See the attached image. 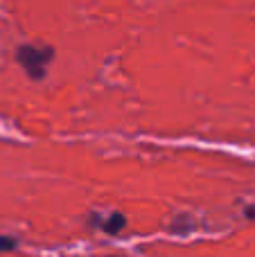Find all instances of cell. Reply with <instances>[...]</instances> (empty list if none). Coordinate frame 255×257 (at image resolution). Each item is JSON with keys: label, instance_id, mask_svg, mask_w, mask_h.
Returning <instances> with one entry per match:
<instances>
[{"label": "cell", "instance_id": "cell-3", "mask_svg": "<svg viewBox=\"0 0 255 257\" xmlns=\"http://www.w3.org/2000/svg\"><path fill=\"white\" fill-rule=\"evenodd\" d=\"M194 226H197V223H194V219L190 217V214H176L170 223V230L174 232V235H188V232L194 230Z\"/></svg>", "mask_w": 255, "mask_h": 257}, {"label": "cell", "instance_id": "cell-6", "mask_svg": "<svg viewBox=\"0 0 255 257\" xmlns=\"http://www.w3.org/2000/svg\"><path fill=\"white\" fill-rule=\"evenodd\" d=\"M108 257H115V255H108Z\"/></svg>", "mask_w": 255, "mask_h": 257}, {"label": "cell", "instance_id": "cell-5", "mask_svg": "<svg viewBox=\"0 0 255 257\" xmlns=\"http://www.w3.org/2000/svg\"><path fill=\"white\" fill-rule=\"evenodd\" d=\"M244 217H246L248 221H255V205H246V208H244Z\"/></svg>", "mask_w": 255, "mask_h": 257}, {"label": "cell", "instance_id": "cell-4", "mask_svg": "<svg viewBox=\"0 0 255 257\" xmlns=\"http://www.w3.org/2000/svg\"><path fill=\"white\" fill-rule=\"evenodd\" d=\"M18 248V239L14 235H0V255L14 253Z\"/></svg>", "mask_w": 255, "mask_h": 257}, {"label": "cell", "instance_id": "cell-2", "mask_svg": "<svg viewBox=\"0 0 255 257\" xmlns=\"http://www.w3.org/2000/svg\"><path fill=\"white\" fill-rule=\"evenodd\" d=\"M126 221H129V219H126L122 212H117V210L115 212H108V214H99V212L88 214V226L97 228V230L106 232V235H111V237L120 235V232L126 228Z\"/></svg>", "mask_w": 255, "mask_h": 257}, {"label": "cell", "instance_id": "cell-1", "mask_svg": "<svg viewBox=\"0 0 255 257\" xmlns=\"http://www.w3.org/2000/svg\"><path fill=\"white\" fill-rule=\"evenodd\" d=\"M14 57H16V63L32 81H43L45 75H48L50 63L54 61V48L41 43H23L16 48Z\"/></svg>", "mask_w": 255, "mask_h": 257}]
</instances>
